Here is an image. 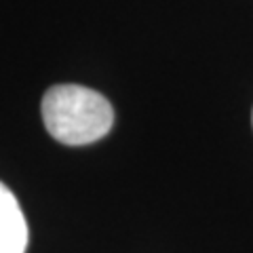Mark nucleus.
Masks as SVG:
<instances>
[{"mask_svg": "<svg viewBox=\"0 0 253 253\" xmlns=\"http://www.w3.org/2000/svg\"><path fill=\"white\" fill-rule=\"evenodd\" d=\"M42 123L53 139L86 146L108 135L114 125L112 104L81 84H55L42 97Z\"/></svg>", "mask_w": 253, "mask_h": 253, "instance_id": "f257e3e1", "label": "nucleus"}, {"mask_svg": "<svg viewBox=\"0 0 253 253\" xmlns=\"http://www.w3.org/2000/svg\"><path fill=\"white\" fill-rule=\"evenodd\" d=\"M28 221L15 194L0 181V253H26Z\"/></svg>", "mask_w": 253, "mask_h": 253, "instance_id": "f03ea898", "label": "nucleus"}]
</instances>
